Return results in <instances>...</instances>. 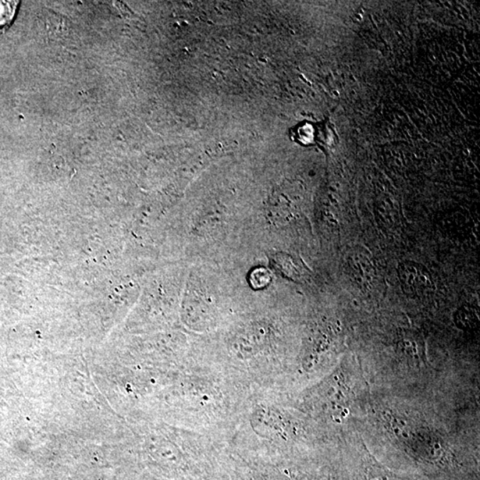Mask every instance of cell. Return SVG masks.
Here are the masks:
<instances>
[{
    "label": "cell",
    "instance_id": "obj_3",
    "mask_svg": "<svg viewBox=\"0 0 480 480\" xmlns=\"http://www.w3.org/2000/svg\"><path fill=\"white\" fill-rule=\"evenodd\" d=\"M411 275H412V279H417V277H419V276H418V275H419V273H418V272H415L414 274H411ZM412 286H414V287L419 286V284H418V283H417V281H414V282H412Z\"/></svg>",
    "mask_w": 480,
    "mask_h": 480
},
{
    "label": "cell",
    "instance_id": "obj_1",
    "mask_svg": "<svg viewBox=\"0 0 480 480\" xmlns=\"http://www.w3.org/2000/svg\"><path fill=\"white\" fill-rule=\"evenodd\" d=\"M272 279V276L269 270H267L265 268H257L252 270L250 274V280L251 286L255 289H261V288L268 286Z\"/></svg>",
    "mask_w": 480,
    "mask_h": 480
},
{
    "label": "cell",
    "instance_id": "obj_2",
    "mask_svg": "<svg viewBox=\"0 0 480 480\" xmlns=\"http://www.w3.org/2000/svg\"><path fill=\"white\" fill-rule=\"evenodd\" d=\"M17 2L0 1V28L6 26L13 19Z\"/></svg>",
    "mask_w": 480,
    "mask_h": 480
}]
</instances>
